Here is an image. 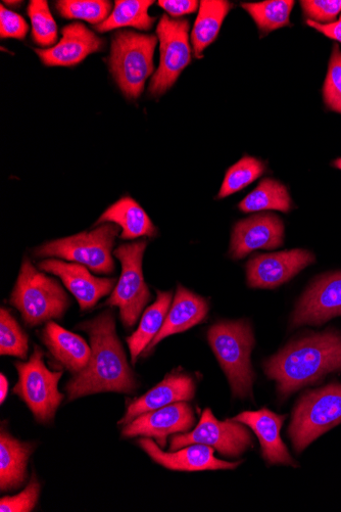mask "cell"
Listing matches in <instances>:
<instances>
[{
  "mask_svg": "<svg viewBox=\"0 0 341 512\" xmlns=\"http://www.w3.org/2000/svg\"><path fill=\"white\" fill-rule=\"evenodd\" d=\"M285 415H278L269 409L245 411L232 418V421L250 427L260 441L262 454L268 464H283L298 467L280 437Z\"/></svg>",
  "mask_w": 341,
  "mask_h": 512,
  "instance_id": "obj_19",
  "label": "cell"
},
{
  "mask_svg": "<svg viewBox=\"0 0 341 512\" xmlns=\"http://www.w3.org/2000/svg\"><path fill=\"white\" fill-rule=\"evenodd\" d=\"M45 272L59 276L66 288L77 299L81 310L91 309L116 286L115 278H99L92 275L86 266L67 263L57 259H47L38 264Z\"/></svg>",
  "mask_w": 341,
  "mask_h": 512,
  "instance_id": "obj_16",
  "label": "cell"
},
{
  "mask_svg": "<svg viewBox=\"0 0 341 512\" xmlns=\"http://www.w3.org/2000/svg\"><path fill=\"white\" fill-rule=\"evenodd\" d=\"M104 45V40L83 24L73 23L63 28L62 38L53 48L35 52L48 67H72L103 51Z\"/></svg>",
  "mask_w": 341,
  "mask_h": 512,
  "instance_id": "obj_18",
  "label": "cell"
},
{
  "mask_svg": "<svg viewBox=\"0 0 341 512\" xmlns=\"http://www.w3.org/2000/svg\"><path fill=\"white\" fill-rule=\"evenodd\" d=\"M340 315L341 272H335L319 278L305 293L292 315L291 325H321Z\"/></svg>",
  "mask_w": 341,
  "mask_h": 512,
  "instance_id": "obj_14",
  "label": "cell"
},
{
  "mask_svg": "<svg viewBox=\"0 0 341 512\" xmlns=\"http://www.w3.org/2000/svg\"><path fill=\"white\" fill-rule=\"evenodd\" d=\"M291 206L286 186L277 180L266 178L260 182L256 190L239 203L238 208L243 213L267 210L287 213Z\"/></svg>",
  "mask_w": 341,
  "mask_h": 512,
  "instance_id": "obj_28",
  "label": "cell"
},
{
  "mask_svg": "<svg viewBox=\"0 0 341 512\" xmlns=\"http://www.w3.org/2000/svg\"><path fill=\"white\" fill-rule=\"evenodd\" d=\"M40 493V484L33 476L27 488L17 496L3 497L0 500L2 512H28L35 507Z\"/></svg>",
  "mask_w": 341,
  "mask_h": 512,
  "instance_id": "obj_36",
  "label": "cell"
},
{
  "mask_svg": "<svg viewBox=\"0 0 341 512\" xmlns=\"http://www.w3.org/2000/svg\"><path fill=\"white\" fill-rule=\"evenodd\" d=\"M114 223L122 229V240L142 237L153 238L157 229L148 214L132 198L125 197L116 202L96 221V225Z\"/></svg>",
  "mask_w": 341,
  "mask_h": 512,
  "instance_id": "obj_23",
  "label": "cell"
},
{
  "mask_svg": "<svg viewBox=\"0 0 341 512\" xmlns=\"http://www.w3.org/2000/svg\"><path fill=\"white\" fill-rule=\"evenodd\" d=\"M120 227L114 223L99 225L89 232L46 243L34 251L38 258L57 257L82 264L99 274H111L116 263L112 251Z\"/></svg>",
  "mask_w": 341,
  "mask_h": 512,
  "instance_id": "obj_7",
  "label": "cell"
},
{
  "mask_svg": "<svg viewBox=\"0 0 341 512\" xmlns=\"http://www.w3.org/2000/svg\"><path fill=\"white\" fill-rule=\"evenodd\" d=\"M314 261L311 252L301 249L256 256L247 264L248 284L254 289H275Z\"/></svg>",
  "mask_w": 341,
  "mask_h": 512,
  "instance_id": "obj_12",
  "label": "cell"
},
{
  "mask_svg": "<svg viewBox=\"0 0 341 512\" xmlns=\"http://www.w3.org/2000/svg\"><path fill=\"white\" fill-rule=\"evenodd\" d=\"M323 99L329 110L341 114V51L338 44L333 46L323 87Z\"/></svg>",
  "mask_w": 341,
  "mask_h": 512,
  "instance_id": "obj_34",
  "label": "cell"
},
{
  "mask_svg": "<svg viewBox=\"0 0 341 512\" xmlns=\"http://www.w3.org/2000/svg\"><path fill=\"white\" fill-rule=\"evenodd\" d=\"M188 20L170 19L164 15L157 28L160 40V65L149 87L150 95H164L191 62Z\"/></svg>",
  "mask_w": 341,
  "mask_h": 512,
  "instance_id": "obj_10",
  "label": "cell"
},
{
  "mask_svg": "<svg viewBox=\"0 0 341 512\" xmlns=\"http://www.w3.org/2000/svg\"><path fill=\"white\" fill-rule=\"evenodd\" d=\"M59 14L72 20H83L99 26L111 15L112 5L104 0H62L56 3Z\"/></svg>",
  "mask_w": 341,
  "mask_h": 512,
  "instance_id": "obj_31",
  "label": "cell"
},
{
  "mask_svg": "<svg viewBox=\"0 0 341 512\" xmlns=\"http://www.w3.org/2000/svg\"><path fill=\"white\" fill-rule=\"evenodd\" d=\"M341 424V385L330 384L307 392L292 412L289 438L297 453Z\"/></svg>",
  "mask_w": 341,
  "mask_h": 512,
  "instance_id": "obj_6",
  "label": "cell"
},
{
  "mask_svg": "<svg viewBox=\"0 0 341 512\" xmlns=\"http://www.w3.org/2000/svg\"><path fill=\"white\" fill-rule=\"evenodd\" d=\"M33 452V445L14 439L2 430L0 435V489L12 491L26 481L27 463Z\"/></svg>",
  "mask_w": 341,
  "mask_h": 512,
  "instance_id": "obj_24",
  "label": "cell"
},
{
  "mask_svg": "<svg viewBox=\"0 0 341 512\" xmlns=\"http://www.w3.org/2000/svg\"><path fill=\"white\" fill-rule=\"evenodd\" d=\"M140 447L162 467L179 472L235 470L240 462H228L215 457V449L203 444H193L179 451L164 452L149 438L139 440Z\"/></svg>",
  "mask_w": 341,
  "mask_h": 512,
  "instance_id": "obj_17",
  "label": "cell"
},
{
  "mask_svg": "<svg viewBox=\"0 0 341 512\" xmlns=\"http://www.w3.org/2000/svg\"><path fill=\"white\" fill-rule=\"evenodd\" d=\"M78 328L90 338L91 356L67 384L69 401L103 392L133 393L137 383L117 336L114 314L106 311Z\"/></svg>",
  "mask_w": 341,
  "mask_h": 512,
  "instance_id": "obj_1",
  "label": "cell"
},
{
  "mask_svg": "<svg viewBox=\"0 0 341 512\" xmlns=\"http://www.w3.org/2000/svg\"><path fill=\"white\" fill-rule=\"evenodd\" d=\"M208 312L209 304L204 298L178 286L163 327L148 348L152 350L167 337L196 327L207 317Z\"/></svg>",
  "mask_w": 341,
  "mask_h": 512,
  "instance_id": "obj_21",
  "label": "cell"
},
{
  "mask_svg": "<svg viewBox=\"0 0 341 512\" xmlns=\"http://www.w3.org/2000/svg\"><path fill=\"white\" fill-rule=\"evenodd\" d=\"M8 392H9L8 379L4 375H2V377H0V402H2V404L7 399Z\"/></svg>",
  "mask_w": 341,
  "mask_h": 512,
  "instance_id": "obj_40",
  "label": "cell"
},
{
  "mask_svg": "<svg viewBox=\"0 0 341 512\" xmlns=\"http://www.w3.org/2000/svg\"><path fill=\"white\" fill-rule=\"evenodd\" d=\"M233 5L229 2H212L201 3L199 16L191 33V42L193 46L194 56L198 59L203 58L204 51L218 37L222 24L231 11Z\"/></svg>",
  "mask_w": 341,
  "mask_h": 512,
  "instance_id": "obj_25",
  "label": "cell"
},
{
  "mask_svg": "<svg viewBox=\"0 0 341 512\" xmlns=\"http://www.w3.org/2000/svg\"><path fill=\"white\" fill-rule=\"evenodd\" d=\"M337 371H341V335L332 331L291 342L265 363L266 375L276 382L283 398Z\"/></svg>",
  "mask_w": 341,
  "mask_h": 512,
  "instance_id": "obj_2",
  "label": "cell"
},
{
  "mask_svg": "<svg viewBox=\"0 0 341 512\" xmlns=\"http://www.w3.org/2000/svg\"><path fill=\"white\" fill-rule=\"evenodd\" d=\"M159 6L170 16L178 18L197 12L201 5L199 2H192V0H177V2H174V0H161Z\"/></svg>",
  "mask_w": 341,
  "mask_h": 512,
  "instance_id": "obj_38",
  "label": "cell"
},
{
  "mask_svg": "<svg viewBox=\"0 0 341 512\" xmlns=\"http://www.w3.org/2000/svg\"><path fill=\"white\" fill-rule=\"evenodd\" d=\"M194 394H196V383L193 379L175 371L150 392L131 402L119 425L126 426L134 421L136 417L146 412L176 402L189 401L194 397Z\"/></svg>",
  "mask_w": 341,
  "mask_h": 512,
  "instance_id": "obj_20",
  "label": "cell"
},
{
  "mask_svg": "<svg viewBox=\"0 0 341 512\" xmlns=\"http://www.w3.org/2000/svg\"><path fill=\"white\" fill-rule=\"evenodd\" d=\"M0 354L16 356L23 360L28 354V337L18 321L6 308L0 311Z\"/></svg>",
  "mask_w": 341,
  "mask_h": 512,
  "instance_id": "obj_33",
  "label": "cell"
},
{
  "mask_svg": "<svg viewBox=\"0 0 341 512\" xmlns=\"http://www.w3.org/2000/svg\"><path fill=\"white\" fill-rule=\"evenodd\" d=\"M153 5L151 0H118L110 17L95 29L102 33L124 27L148 31L156 22L149 14Z\"/></svg>",
  "mask_w": 341,
  "mask_h": 512,
  "instance_id": "obj_27",
  "label": "cell"
},
{
  "mask_svg": "<svg viewBox=\"0 0 341 512\" xmlns=\"http://www.w3.org/2000/svg\"><path fill=\"white\" fill-rule=\"evenodd\" d=\"M11 304L22 314L28 327H36L65 314L69 299L55 279L38 271L29 259L23 261Z\"/></svg>",
  "mask_w": 341,
  "mask_h": 512,
  "instance_id": "obj_4",
  "label": "cell"
},
{
  "mask_svg": "<svg viewBox=\"0 0 341 512\" xmlns=\"http://www.w3.org/2000/svg\"><path fill=\"white\" fill-rule=\"evenodd\" d=\"M335 168L341 170V158L335 160L332 164Z\"/></svg>",
  "mask_w": 341,
  "mask_h": 512,
  "instance_id": "obj_41",
  "label": "cell"
},
{
  "mask_svg": "<svg viewBox=\"0 0 341 512\" xmlns=\"http://www.w3.org/2000/svg\"><path fill=\"white\" fill-rule=\"evenodd\" d=\"M146 246L148 243L140 241L122 245L114 252V256L122 264V273L107 305L120 309L121 320L128 329L134 327L144 307L151 300V293L142 273Z\"/></svg>",
  "mask_w": 341,
  "mask_h": 512,
  "instance_id": "obj_9",
  "label": "cell"
},
{
  "mask_svg": "<svg viewBox=\"0 0 341 512\" xmlns=\"http://www.w3.org/2000/svg\"><path fill=\"white\" fill-rule=\"evenodd\" d=\"M0 19H2V24H0L2 38L24 39L27 36L29 26L25 19L15 12L7 10L4 5H2Z\"/></svg>",
  "mask_w": 341,
  "mask_h": 512,
  "instance_id": "obj_37",
  "label": "cell"
},
{
  "mask_svg": "<svg viewBox=\"0 0 341 512\" xmlns=\"http://www.w3.org/2000/svg\"><path fill=\"white\" fill-rule=\"evenodd\" d=\"M158 36L122 31L115 35L110 57L111 72L128 99H137L154 73Z\"/></svg>",
  "mask_w": 341,
  "mask_h": 512,
  "instance_id": "obj_5",
  "label": "cell"
},
{
  "mask_svg": "<svg viewBox=\"0 0 341 512\" xmlns=\"http://www.w3.org/2000/svg\"><path fill=\"white\" fill-rule=\"evenodd\" d=\"M43 355L36 346L28 362L15 363L19 382L14 394L27 404L38 423L46 424L54 420L64 395L58 389L63 372L48 369Z\"/></svg>",
  "mask_w": 341,
  "mask_h": 512,
  "instance_id": "obj_8",
  "label": "cell"
},
{
  "mask_svg": "<svg viewBox=\"0 0 341 512\" xmlns=\"http://www.w3.org/2000/svg\"><path fill=\"white\" fill-rule=\"evenodd\" d=\"M301 7L307 20L326 25L341 13V0H303Z\"/></svg>",
  "mask_w": 341,
  "mask_h": 512,
  "instance_id": "obj_35",
  "label": "cell"
},
{
  "mask_svg": "<svg viewBox=\"0 0 341 512\" xmlns=\"http://www.w3.org/2000/svg\"><path fill=\"white\" fill-rule=\"evenodd\" d=\"M307 25L321 32L325 36L341 43V16L338 21L322 25L311 20H307Z\"/></svg>",
  "mask_w": 341,
  "mask_h": 512,
  "instance_id": "obj_39",
  "label": "cell"
},
{
  "mask_svg": "<svg viewBox=\"0 0 341 512\" xmlns=\"http://www.w3.org/2000/svg\"><path fill=\"white\" fill-rule=\"evenodd\" d=\"M265 164L254 157H243L231 166L225 175L218 199L222 200L246 189L265 172Z\"/></svg>",
  "mask_w": 341,
  "mask_h": 512,
  "instance_id": "obj_30",
  "label": "cell"
},
{
  "mask_svg": "<svg viewBox=\"0 0 341 512\" xmlns=\"http://www.w3.org/2000/svg\"><path fill=\"white\" fill-rule=\"evenodd\" d=\"M32 38L41 48L51 49L58 40V25L44 0H32L28 6Z\"/></svg>",
  "mask_w": 341,
  "mask_h": 512,
  "instance_id": "obj_32",
  "label": "cell"
},
{
  "mask_svg": "<svg viewBox=\"0 0 341 512\" xmlns=\"http://www.w3.org/2000/svg\"><path fill=\"white\" fill-rule=\"evenodd\" d=\"M196 422L192 408L186 401L176 402L136 417L122 431L124 437L155 438L164 448L172 434L188 432Z\"/></svg>",
  "mask_w": 341,
  "mask_h": 512,
  "instance_id": "obj_13",
  "label": "cell"
},
{
  "mask_svg": "<svg viewBox=\"0 0 341 512\" xmlns=\"http://www.w3.org/2000/svg\"><path fill=\"white\" fill-rule=\"evenodd\" d=\"M209 343L223 368L234 397L253 395L254 371L251 355L255 339L245 320L221 321L208 333Z\"/></svg>",
  "mask_w": 341,
  "mask_h": 512,
  "instance_id": "obj_3",
  "label": "cell"
},
{
  "mask_svg": "<svg viewBox=\"0 0 341 512\" xmlns=\"http://www.w3.org/2000/svg\"><path fill=\"white\" fill-rule=\"evenodd\" d=\"M284 224L274 214H260L237 222L232 230L230 255L239 260L257 250H273L283 244Z\"/></svg>",
  "mask_w": 341,
  "mask_h": 512,
  "instance_id": "obj_15",
  "label": "cell"
},
{
  "mask_svg": "<svg viewBox=\"0 0 341 512\" xmlns=\"http://www.w3.org/2000/svg\"><path fill=\"white\" fill-rule=\"evenodd\" d=\"M294 7L295 2L291 0H269V2L242 5L263 34L291 26L289 18Z\"/></svg>",
  "mask_w": 341,
  "mask_h": 512,
  "instance_id": "obj_29",
  "label": "cell"
},
{
  "mask_svg": "<svg viewBox=\"0 0 341 512\" xmlns=\"http://www.w3.org/2000/svg\"><path fill=\"white\" fill-rule=\"evenodd\" d=\"M172 301L171 292L158 291L157 301L146 309L137 331L127 339L131 362L135 364L141 352L148 348L161 331Z\"/></svg>",
  "mask_w": 341,
  "mask_h": 512,
  "instance_id": "obj_26",
  "label": "cell"
},
{
  "mask_svg": "<svg viewBox=\"0 0 341 512\" xmlns=\"http://www.w3.org/2000/svg\"><path fill=\"white\" fill-rule=\"evenodd\" d=\"M42 340L53 357L66 369L79 374L88 364L91 347L82 337L65 330L54 321H48Z\"/></svg>",
  "mask_w": 341,
  "mask_h": 512,
  "instance_id": "obj_22",
  "label": "cell"
},
{
  "mask_svg": "<svg viewBox=\"0 0 341 512\" xmlns=\"http://www.w3.org/2000/svg\"><path fill=\"white\" fill-rule=\"evenodd\" d=\"M193 444L207 445L222 455L238 457L254 446V440L245 425L232 420L220 422L211 409H206L196 429L171 439L170 450L176 451Z\"/></svg>",
  "mask_w": 341,
  "mask_h": 512,
  "instance_id": "obj_11",
  "label": "cell"
}]
</instances>
